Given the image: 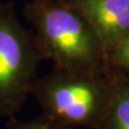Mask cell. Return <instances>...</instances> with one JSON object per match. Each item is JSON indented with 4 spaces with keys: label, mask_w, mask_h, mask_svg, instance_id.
<instances>
[{
    "label": "cell",
    "mask_w": 129,
    "mask_h": 129,
    "mask_svg": "<svg viewBox=\"0 0 129 129\" xmlns=\"http://www.w3.org/2000/svg\"><path fill=\"white\" fill-rule=\"evenodd\" d=\"M35 29V41L42 59L55 69L106 72L104 47L87 19L68 0H32L24 10Z\"/></svg>",
    "instance_id": "obj_1"
},
{
    "label": "cell",
    "mask_w": 129,
    "mask_h": 129,
    "mask_svg": "<svg viewBox=\"0 0 129 129\" xmlns=\"http://www.w3.org/2000/svg\"><path fill=\"white\" fill-rule=\"evenodd\" d=\"M118 75L54 69L37 79L31 95L54 122L71 129H94L112 98Z\"/></svg>",
    "instance_id": "obj_2"
},
{
    "label": "cell",
    "mask_w": 129,
    "mask_h": 129,
    "mask_svg": "<svg viewBox=\"0 0 129 129\" xmlns=\"http://www.w3.org/2000/svg\"><path fill=\"white\" fill-rule=\"evenodd\" d=\"M42 60L35 37L17 19L12 1L0 3V117L17 113L31 95Z\"/></svg>",
    "instance_id": "obj_3"
},
{
    "label": "cell",
    "mask_w": 129,
    "mask_h": 129,
    "mask_svg": "<svg viewBox=\"0 0 129 129\" xmlns=\"http://www.w3.org/2000/svg\"><path fill=\"white\" fill-rule=\"evenodd\" d=\"M94 28L110 57L129 34V0H68Z\"/></svg>",
    "instance_id": "obj_4"
},
{
    "label": "cell",
    "mask_w": 129,
    "mask_h": 129,
    "mask_svg": "<svg viewBox=\"0 0 129 129\" xmlns=\"http://www.w3.org/2000/svg\"><path fill=\"white\" fill-rule=\"evenodd\" d=\"M94 129H129V78L118 75L109 106Z\"/></svg>",
    "instance_id": "obj_5"
},
{
    "label": "cell",
    "mask_w": 129,
    "mask_h": 129,
    "mask_svg": "<svg viewBox=\"0 0 129 129\" xmlns=\"http://www.w3.org/2000/svg\"><path fill=\"white\" fill-rule=\"evenodd\" d=\"M11 117L12 118L8 122L5 129H71L54 122L53 119L48 118L44 114L39 117L24 120V122L15 119L13 116Z\"/></svg>",
    "instance_id": "obj_6"
},
{
    "label": "cell",
    "mask_w": 129,
    "mask_h": 129,
    "mask_svg": "<svg viewBox=\"0 0 129 129\" xmlns=\"http://www.w3.org/2000/svg\"><path fill=\"white\" fill-rule=\"evenodd\" d=\"M109 61L129 73V34L115 46L109 57Z\"/></svg>",
    "instance_id": "obj_7"
}]
</instances>
